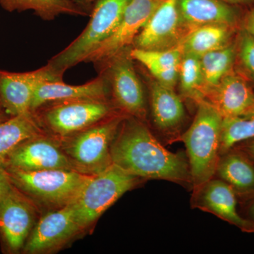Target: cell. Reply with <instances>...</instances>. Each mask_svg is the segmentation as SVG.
<instances>
[{"instance_id":"obj_5","label":"cell","mask_w":254,"mask_h":254,"mask_svg":"<svg viewBox=\"0 0 254 254\" xmlns=\"http://www.w3.org/2000/svg\"><path fill=\"white\" fill-rule=\"evenodd\" d=\"M130 0H96L88 26L65 49L48 62L57 72L64 73L83 63L86 57L118 27Z\"/></svg>"},{"instance_id":"obj_33","label":"cell","mask_w":254,"mask_h":254,"mask_svg":"<svg viewBox=\"0 0 254 254\" xmlns=\"http://www.w3.org/2000/svg\"><path fill=\"white\" fill-rule=\"evenodd\" d=\"M227 4L232 5L248 4L254 2V0H222Z\"/></svg>"},{"instance_id":"obj_4","label":"cell","mask_w":254,"mask_h":254,"mask_svg":"<svg viewBox=\"0 0 254 254\" xmlns=\"http://www.w3.org/2000/svg\"><path fill=\"white\" fill-rule=\"evenodd\" d=\"M126 116L120 112L72 136L63 138L62 148L74 170L95 175L113 165L112 144Z\"/></svg>"},{"instance_id":"obj_36","label":"cell","mask_w":254,"mask_h":254,"mask_svg":"<svg viewBox=\"0 0 254 254\" xmlns=\"http://www.w3.org/2000/svg\"><path fill=\"white\" fill-rule=\"evenodd\" d=\"M96 1V0H86V5H88L91 4L93 1Z\"/></svg>"},{"instance_id":"obj_2","label":"cell","mask_w":254,"mask_h":254,"mask_svg":"<svg viewBox=\"0 0 254 254\" xmlns=\"http://www.w3.org/2000/svg\"><path fill=\"white\" fill-rule=\"evenodd\" d=\"M196 114L181 140L187 148L192 190L215 177L220 158L222 117L204 100L198 103Z\"/></svg>"},{"instance_id":"obj_7","label":"cell","mask_w":254,"mask_h":254,"mask_svg":"<svg viewBox=\"0 0 254 254\" xmlns=\"http://www.w3.org/2000/svg\"><path fill=\"white\" fill-rule=\"evenodd\" d=\"M45 106V105H44ZM38 123L61 138L72 136L118 113L108 100H78L46 105Z\"/></svg>"},{"instance_id":"obj_8","label":"cell","mask_w":254,"mask_h":254,"mask_svg":"<svg viewBox=\"0 0 254 254\" xmlns=\"http://www.w3.org/2000/svg\"><path fill=\"white\" fill-rule=\"evenodd\" d=\"M127 50L103 65L115 107L127 116L144 122L147 115L144 91Z\"/></svg>"},{"instance_id":"obj_11","label":"cell","mask_w":254,"mask_h":254,"mask_svg":"<svg viewBox=\"0 0 254 254\" xmlns=\"http://www.w3.org/2000/svg\"><path fill=\"white\" fill-rule=\"evenodd\" d=\"M81 231L73 202L42 217L33 227L23 252L32 254L46 253L61 247Z\"/></svg>"},{"instance_id":"obj_1","label":"cell","mask_w":254,"mask_h":254,"mask_svg":"<svg viewBox=\"0 0 254 254\" xmlns=\"http://www.w3.org/2000/svg\"><path fill=\"white\" fill-rule=\"evenodd\" d=\"M114 165L143 180H162L192 189L187 155L167 150L144 122L126 116L111 146Z\"/></svg>"},{"instance_id":"obj_12","label":"cell","mask_w":254,"mask_h":254,"mask_svg":"<svg viewBox=\"0 0 254 254\" xmlns=\"http://www.w3.org/2000/svg\"><path fill=\"white\" fill-rule=\"evenodd\" d=\"M31 200L14 185L0 200V233L11 252L23 249L34 227L36 212Z\"/></svg>"},{"instance_id":"obj_13","label":"cell","mask_w":254,"mask_h":254,"mask_svg":"<svg viewBox=\"0 0 254 254\" xmlns=\"http://www.w3.org/2000/svg\"><path fill=\"white\" fill-rule=\"evenodd\" d=\"M192 191V208L212 213L242 231L254 233V222L239 213L236 193L226 182L214 177Z\"/></svg>"},{"instance_id":"obj_16","label":"cell","mask_w":254,"mask_h":254,"mask_svg":"<svg viewBox=\"0 0 254 254\" xmlns=\"http://www.w3.org/2000/svg\"><path fill=\"white\" fill-rule=\"evenodd\" d=\"M222 118L237 116L254 108V90L247 78L232 70L218 84L205 92L203 100Z\"/></svg>"},{"instance_id":"obj_18","label":"cell","mask_w":254,"mask_h":254,"mask_svg":"<svg viewBox=\"0 0 254 254\" xmlns=\"http://www.w3.org/2000/svg\"><path fill=\"white\" fill-rule=\"evenodd\" d=\"M177 3L186 36L195 28L206 25L236 27L240 21V11L236 6L222 0H177Z\"/></svg>"},{"instance_id":"obj_26","label":"cell","mask_w":254,"mask_h":254,"mask_svg":"<svg viewBox=\"0 0 254 254\" xmlns=\"http://www.w3.org/2000/svg\"><path fill=\"white\" fill-rule=\"evenodd\" d=\"M254 138V108L247 113L222 118L220 155L237 143Z\"/></svg>"},{"instance_id":"obj_15","label":"cell","mask_w":254,"mask_h":254,"mask_svg":"<svg viewBox=\"0 0 254 254\" xmlns=\"http://www.w3.org/2000/svg\"><path fill=\"white\" fill-rule=\"evenodd\" d=\"M4 165L24 171L74 170L62 147L44 133L23 142L9 155Z\"/></svg>"},{"instance_id":"obj_10","label":"cell","mask_w":254,"mask_h":254,"mask_svg":"<svg viewBox=\"0 0 254 254\" xmlns=\"http://www.w3.org/2000/svg\"><path fill=\"white\" fill-rule=\"evenodd\" d=\"M63 77L48 64L28 72L0 71V107L11 117L33 115L31 100L36 87L45 81H63Z\"/></svg>"},{"instance_id":"obj_17","label":"cell","mask_w":254,"mask_h":254,"mask_svg":"<svg viewBox=\"0 0 254 254\" xmlns=\"http://www.w3.org/2000/svg\"><path fill=\"white\" fill-rule=\"evenodd\" d=\"M109 83L105 73L85 84L72 86L63 81H45L36 87L31 100L34 113L44 105L58 102L78 100H108Z\"/></svg>"},{"instance_id":"obj_21","label":"cell","mask_w":254,"mask_h":254,"mask_svg":"<svg viewBox=\"0 0 254 254\" xmlns=\"http://www.w3.org/2000/svg\"><path fill=\"white\" fill-rule=\"evenodd\" d=\"M129 55L133 60L143 64L159 83L171 88L176 86L183 57L181 47L165 50L133 48L130 50Z\"/></svg>"},{"instance_id":"obj_27","label":"cell","mask_w":254,"mask_h":254,"mask_svg":"<svg viewBox=\"0 0 254 254\" xmlns=\"http://www.w3.org/2000/svg\"><path fill=\"white\" fill-rule=\"evenodd\" d=\"M179 81L182 95L195 103L202 100L203 74L200 58L183 55L179 71Z\"/></svg>"},{"instance_id":"obj_32","label":"cell","mask_w":254,"mask_h":254,"mask_svg":"<svg viewBox=\"0 0 254 254\" xmlns=\"http://www.w3.org/2000/svg\"><path fill=\"white\" fill-rule=\"evenodd\" d=\"M247 219L254 222V194L252 195V199L247 208Z\"/></svg>"},{"instance_id":"obj_23","label":"cell","mask_w":254,"mask_h":254,"mask_svg":"<svg viewBox=\"0 0 254 254\" xmlns=\"http://www.w3.org/2000/svg\"><path fill=\"white\" fill-rule=\"evenodd\" d=\"M43 134L41 125L33 115H16L0 123V163L23 142Z\"/></svg>"},{"instance_id":"obj_19","label":"cell","mask_w":254,"mask_h":254,"mask_svg":"<svg viewBox=\"0 0 254 254\" xmlns=\"http://www.w3.org/2000/svg\"><path fill=\"white\" fill-rule=\"evenodd\" d=\"M150 105L155 126L165 136L168 143L180 140L181 127L185 118V110L181 98L174 88L158 81L150 83Z\"/></svg>"},{"instance_id":"obj_30","label":"cell","mask_w":254,"mask_h":254,"mask_svg":"<svg viewBox=\"0 0 254 254\" xmlns=\"http://www.w3.org/2000/svg\"><path fill=\"white\" fill-rule=\"evenodd\" d=\"M243 28L254 37V8L246 14L243 19Z\"/></svg>"},{"instance_id":"obj_6","label":"cell","mask_w":254,"mask_h":254,"mask_svg":"<svg viewBox=\"0 0 254 254\" xmlns=\"http://www.w3.org/2000/svg\"><path fill=\"white\" fill-rule=\"evenodd\" d=\"M143 180L114 164L93 175L73 202L75 215L82 230L92 225L120 197Z\"/></svg>"},{"instance_id":"obj_28","label":"cell","mask_w":254,"mask_h":254,"mask_svg":"<svg viewBox=\"0 0 254 254\" xmlns=\"http://www.w3.org/2000/svg\"><path fill=\"white\" fill-rule=\"evenodd\" d=\"M236 62L241 75L254 82V37L242 28L236 41Z\"/></svg>"},{"instance_id":"obj_35","label":"cell","mask_w":254,"mask_h":254,"mask_svg":"<svg viewBox=\"0 0 254 254\" xmlns=\"http://www.w3.org/2000/svg\"><path fill=\"white\" fill-rule=\"evenodd\" d=\"M5 120H6V119L4 117V113H3V112L0 110V123H1V122L4 121Z\"/></svg>"},{"instance_id":"obj_14","label":"cell","mask_w":254,"mask_h":254,"mask_svg":"<svg viewBox=\"0 0 254 254\" xmlns=\"http://www.w3.org/2000/svg\"><path fill=\"white\" fill-rule=\"evenodd\" d=\"M177 1L165 0L159 6L135 38L133 44L135 48L165 50L180 46L186 34Z\"/></svg>"},{"instance_id":"obj_25","label":"cell","mask_w":254,"mask_h":254,"mask_svg":"<svg viewBox=\"0 0 254 254\" xmlns=\"http://www.w3.org/2000/svg\"><path fill=\"white\" fill-rule=\"evenodd\" d=\"M236 53V42H232L225 48L200 57L203 74L202 100L207 90L218 84L222 78L234 70Z\"/></svg>"},{"instance_id":"obj_9","label":"cell","mask_w":254,"mask_h":254,"mask_svg":"<svg viewBox=\"0 0 254 254\" xmlns=\"http://www.w3.org/2000/svg\"><path fill=\"white\" fill-rule=\"evenodd\" d=\"M165 0H130L118 27L96 49L90 53L84 63L103 66L110 60L133 45L135 38L152 14Z\"/></svg>"},{"instance_id":"obj_22","label":"cell","mask_w":254,"mask_h":254,"mask_svg":"<svg viewBox=\"0 0 254 254\" xmlns=\"http://www.w3.org/2000/svg\"><path fill=\"white\" fill-rule=\"evenodd\" d=\"M235 28L221 24L206 25L195 28L180 43L182 53L200 58L210 52L225 48L232 43Z\"/></svg>"},{"instance_id":"obj_34","label":"cell","mask_w":254,"mask_h":254,"mask_svg":"<svg viewBox=\"0 0 254 254\" xmlns=\"http://www.w3.org/2000/svg\"><path fill=\"white\" fill-rule=\"evenodd\" d=\"M71 1H74V2L77 3V4L81 5V6L86 7L87 6L86 4V0H71Z\"/></svg>"},{"instance_id":"obj_3","label":"cell","mask_w":254,"mask_h":254,"mask_svg":"<svg viewBox=\"0 0 254 254\" xmlns=\"http://www.w3.org/2000/svg\"><path fill=\"white\" fill-rule=\"evenodd\" d=\"M11 183L31 200L61 208L77 199L93 175L75 170L24 171L5 165Z\"/></svg>"},{"instance_id":"obj_31","label":"cell","mask_w":254,"mask_h":254,"mask_svg":"<svg viewBox=\"0 0 254 254\" xmlns=\"http://www.w3.org/2000/svg\"><path fill=\"white\" fill-rule=\"evenodd\" d=\"M242 150L254 160V139H251V141L250 140L247 141V144L242 147Z\"/></svg>"},{"instance_id":"obj_24","label":"cell","mask_w":254,"mask_h":254,"mask_svg":"<svg viewBox=\"0 0 254 254\" xmlns=\"http://www.w3.org/2000/svg\"><path fill=\"white\" fill-rule=\"evenodd\" d=\"M3 9L9 12L33 10L43 20L50 21L61 14L86 16V7L71 0H0Z\"/></svg>"},{"instance_id":"obj_20","label":"cell","mask_w":254,"mask_h":254,"mask_svg":"<svg viewBox=\"0 0 254 254\" xmlns=\"http://www.w3.org/2000/svg\"><path fill=\"white\" fill-rule=\"evenodd\" d=\"M215 177L230 185L237 195L254 194V160L242 149L232 148L220 155Z\"/></svg>"},{"instance_id":"obj_29","label":"cell","mask_w":254,"mask_h":254,"mask_svg":"<svg viewBox=\"0 0 254 254\" xmlns=\"http://www.w3.org/2000/svg\"><path fill=\"white\" fill-rule=\"evenodd\" d=\"M12 187L4 164L0 163V200L4 198Z\"/></svg>"}]
</instances>
